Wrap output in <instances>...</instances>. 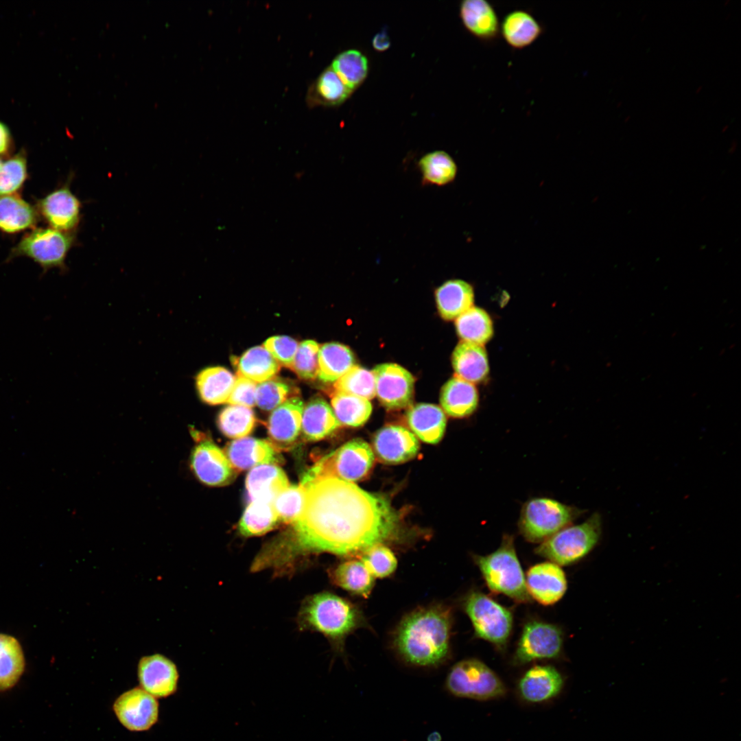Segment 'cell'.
Here are the masks:
<instances>
[{"label":"cell","mask_w":741,"mask_h":741,"mask_svg":"<svg viewBox=\"0 0 741 741\" xmlns=\"http://www.w3.org/2000/svg\"><path fill=\"white\" fill-rule=\"evenodd\" d=\"M437 308L440 316L447 320L456 319L473 306V288L461 279L445 281L435 291Z\"/></svg>","instance_id":"27"},{"label":"cell","mask_w":741,"mask_h":741,"mask_svg":"<svg viewBox=\"0 0 741 741\" xmlns=\"http://www.w3.org/2000/svg\"><path fill=\"white\" fill-rule=\"evenodd\" d=\"M75 232L52 228H36L26 234L12 248L8 259L25 256L38 263L44 272L58 268L65 270V260L75 244Z\"/></svg>","instance_id":"10"},{"label":"cell","mask_w":741,"mask_h":741,"mask_svg":"<svg viewBox=\"0 0 741 741\" xmlns=\"http://www.w3.org/2000/svg\"><path fill=\"white\" fill-rule=\"evenodd\" d=\"M257 386V383L237 375L226 403L250 408L254 407L256 405Z\"/></svg>","instance_id":"50"},{"label":"cell","mask_w":741,"mask_h":741,"mask_svg":"<svg viewBox=\"0 0 741 741\" xmlns=\"http://www.w3.org/2000/svg\"><path fill=\"white\" fill-rule=\"evenodd\" d=\"M137 677L140 687L145 692L155 698H165L176 692L179 673L173 661L156 653L140 659Z\"/></svg>","instance_id":"16"},{"label":"cell","mask_w":741,"mask_h":741,"mask_svg":"<svg viewBox=\"0 0 741 741\" xmlns=\"http://www.w3.org/2000/svg\"><path fill=\"white\" fill-rule=\"evenodd\" d=\"M190 467L196 477L209 486H222L235 477L226 454L209 440L198 443L190 456Z\"/></svg>","instance_id":"15"},{"label":"cell","mask_w":741,"mask_h":741,"mask_svg":"<svg viewBox=\"0 0 741 741\" xmlns=\"http://www.w3.org/2000/svg\"><path fill=\"white\" fill-rule=\"evenodd\" d=\"M473 561L491 591L504 594L518 603L530 602L513 535L504 534L495 551L485 556L474 555Z\"/></svg>","instance_id":"4"},{"label":"cell","mask_w":741,"mask_h":741,"mask_svg":"<svg viewBox=\"0 0 741 741\" xmlns=\"http://www.w3.org/2000/svg\"><path fill=\"white\" fill-rule=\"evenodd\" d=\"M2 164H3V163H2V161H1V160H0V168H1V166H2Z\"/></svg>","instance_id":"54"},{"label":"cell","mask_w":741,"mask_h":741,"mask_svg":"<svg viewBox=\"0 0 741 741\" xmlns=\"http://www.w3.org/2000/svg\"><path fill=\"white\" fill-rule=\"evenodd\" d=\"M462 608L477 637L504 649L513 628L511 611L487 595L477 591L467 594Z\"/></svg>","instance_id":"8"},{"label":"cell","mask_w":741,"mask_h":741,"mask_svg":"<svg viewBox=\"0 0 741 741\" xmlns=\"http://www.w3.org/2000/svg\"><path fill=\"white\" fill-rule=\"evenodd\" d=\"M373 447L379 461L387 464H398L414 458L419 451L420 444L408 428L390 425L375 433Z\"/></svg>","instance_id":"17"},{"label":"cell","mask_w":741,"mask_h":741,"mask_svg":"<svg viewBox=\"0 0 741 741\" xmlns=\"http://www.w3.org/2000/svg\"><path fill=\"white\" fill-rule=\"evenodd\" d=\"M226 455L235 471L246 470L257 466L279 462V456L270 442L251 437L232 441Z\"/></svg>","instance_id":"22"},{"label":"cell","mask_w":741,"mask_h":741,"mask_svg":"<svg viewBox=\"0 0 741 741\" xmlns=\"http://www.w3.org/2000/svg\"><path fill=\"white\" fill-rule=\"evenodd\" d=\"M70 180L49 193L37 203V211L51 228L75 232L82 218V204L70 189Z\"/></svg>","instance_id":"14"},{"label":"cell","mask_w":741,"mask_h":741,"mask_svg":"<svg viewBox=\"0 0 741 741\" xmlns=\"http://www.w3.org/2000/svg\"><path fill=\"white\" fill-rule=\"evenodd\" d=\"M302 485L305 502L292 524L294 538L291 543L264 551L267 568L278 572L291 569L297 557L307 553L360 554L395 537L399 515L384 496L332 476Z\"/></svg>","instance_id":"1"},{"label":"cell","mask_w":741,"mask_h":741,"mask_svg":"<svg viewBox=\"0 0 741 741\" xmlns=\"http://www.w3.org/2000/svg\"><path fill=\"white\" fill-rule=\"evenodd\" d=\"M301 630L322 633L340 648L345 638L366 624L361 609L350 600L328 591L309 596L297 616Z\"/></svg>","instance_id":"3"},{"label":"cell","mask_w":741,"mask_h":741,"mask_svg":"<svg viewBox=\"0 0 741 741\" xmlns=\"http://www.w3.org/2000/svg\"><path fill=\"white\" fill-rule=\"evenodd\" d=\"M352 93L329 66L309 88L307 99L312 105L335 106L343 103Z\"/></svg>","instance_id":"36"},{"label":"cell","mask_w":741,"mask_h":741,"mask_svg":"<svg viewBox=\"0 0 741 741\" xmlns=\"http://www.w3.org/2000/svg\"><path fill=\"white\" fill-rule=\"evenodd\" d=\"M331 403L337 420L343 425L360 427L368 421L372 412L369 400L349 394L335 392Z\"/></svg>","instance_id":"40"},{"label":"cell","mask_w":741,"mask_h":741,"mask_svg":"<svg viewBox=\"0 0 741 741\" xmlns=\"http://www.w3.org/2000/svg\"><path fill=\"white\" fill-rule=\"evenodd\" d=\"M318 377L323 382H334L355 365V357L346 346L329 342L319 347Z\"/></svg>","instance_id":"34"},{"label":"cell","mask_w":741,"mask_h":741,"mask_svg":"<svg viewBox=\"0 0 741 741\" xmlns=\"http://www.w3.org/2000/svg\"><path fill=\"white\" fill-rule=\"evenodd\" d=\"M298 343L294 339L286 336H276L268 338L263 343V347L279 364L291 368Z\"/></svg>","instance_id":"49"},{"label":"cell","mask_w":741,"mask_h":741,"mask_svg":"<svg viewBox=\"0 0 741 741\" xmlns=\"http://www.w3.org/2000/svg\"><path fill=\"white\" fill-rule=\"evenodd\" d=\"M361 561L375 578L390 576L397 567L395 554L382 543L375 545L363 552Z\"/></svg>","instance_id":"46"},{"label":"cell","mask_w":741,"mask_h":741,"mask_svg":"<svg viewBox=\"0 0 741 741\" xmlns=\"http://www.w3.org/2000/svg\"><path fill=\"white\" fill-rule=\"evenodd\" d=\"M329 576L336 586L364 598L371 593L375 580L362 561L356 559L344 561L331 567Z\"/></svg>","instance_id":"30"},{"label":"cell","mask_w":741,"mask_h":741,"mask_svg":"<svg viewBox=\"0 0 741 741\" xmlns=\"http://www.w3.org/2000/svg\"><path fill=\"white\" fill-rule=\"evenodd\" d=\"M113 709L119 722L131 731L150 729L158 718V703L140 687L124 692L115 701Z\"/></svg>","instance_id":"13"},{"label":"cell","mask_w":741,"mask_h":741,"mask_svg":"<svg viewBox=\"0 0 741 741\" xmlns=\"http://www.w3.org/2000/svg\"><path fill=\"white\" fill-rule=\"evenodd\" d=\"M452 620L450 608L443 604L414 610L395 630L393 644L397 652L412 666L441 664L449 655Z\"/></svg>","instance_id":"2"},{"label":"cell","mask_w":741,"mask_h":741,"mask_svg":"<svg viewBox=\"0 0 741 741\" xmlns=\"http://www.w3.org/2000/svg\"><path fill=\"white\" fill-rule=\"evenodd\" d=\"M27 177L26 153L21 150L0 168V196L15 193L22 187Z\"/></svg>","instance_id":"45"},{"label":"cell","mask_w":741,"mask_h":741,"mask_svg":"<svg viewBox=\"0 0 741 741\" xmlns=\"http://www.w3.org/2000/svg\"><path fill=\"white\" fill-rule=\"evenodd\" d=\"M257 419L251 408L229 405L217 418L218 427L226 436L239 439L246 437L255 426Z\"/></svg>","instance_id":"42"},{"label":"cell","mask_w":741,"mask_h":741,"mask_svg":"<svg viewBox=\"0 0 741 741\" xmlns=\"http://www.w3.org/2000/svg\"><path fill=\"white\" fill-rule=\"evenodd\" d=\"M525 578L530 598L543 605L555 604L567 590L565 574L558 565L551 561L532 566Z\"/></svg>","instance_id":"18"},{"label":"cell","mask_w":741,"mask_h":741,"mask_svg":"<svg viewBox=\"0 0 741 741\" xmlns=\"http://www.w3.org/2000/svg\"><path fill=\"white\" fill-rule=\"evenodd\" d=\"M342 82L352 91L366 79L368 61L360 51L350 49L338 54L330 66Z\"/></svg>","instance_id":"41"},{"label":"cell","mask_w":741,"mask_h":741,"mask_svg":"<svg viewBox=\"0 0 741 741\" xmlns=\"http://www.w3.org/2000/svg\"><path fill=\"white\" fill-rule=\"evenodd\" d=\"M445 685L451 694L476 701L498 698L506 692L504 683L495 672L475 659L455 663L447 674Z\"/></svg>","instance_id":"9"},{"label":"cell","mask_w":741,"mask_h":741,"mask_svg":"<svg viewBox=\"0 0 741 741\" xmlns=\"http://www.w3.org/2000/svg\"><path fill=\"white\" fill-rule=\"evenodd\" d=\"M290 395L288 385L273 378L257 386L256 404L262 410L270 411L290 398Z\"/></svg>","instance_id":"48"},{"label":"cell","mask_w":741,"mask_h":741,"mask_svg":"<svg viewBox=\"0 0 741 741\" xmlns=\"http://www.w3.org/2000/svg\"><path fill=\"white\" fill-rule=\"evenodd\" d=\"M12 145V138L8 127L0 122V156L9 153Z\"/></svg>","instance_id":"51"},{"label":"cell","mask_w":741,"mask_h":741,"mask_svg":"<svg viewBox=\"0 0 741 741\" xmlns=\"http://www.w3.org/2000/svg\"><path fill=\"white\" fill-rule=\"evenodd\" d=\"M375 460V454L369 444L362 439L355 438L318 460L305 473L300 484H306L327 476L351 482L360 481L370 473Z\"/></svg>","instance_id":"7"},{"label":"cell","mask_w":741,"mask_h":741,"mask_svg":"<svg viewBox=\"0 0 741 741\" xmlns=\"http://www.w3.org/2000/svg\"><path fill=\"white\" fill-rule=\"evenodd\" d=\"M305 495L306 489L301 484L290 485L279 494L273 502L279 520L285 524L296 522L303 510Z\"/></svg>","instance_id":"44"},{"label":"cell","mask_w":741,"mask_h":741,"mask_svg":"<svg viewBox=\"0 0 741 741\" xmlns=\"http://www.w3.org/2000/svg\"><path fill=\"white\" fill-rule=\"evenodd\" d=\"M335 392L355 395L370 400L376 395L375 379L372 370L353 366L334 384Z\"/></svg>","instance_id":"43"},{"label":"cell","mask_w":741,"mask_h":741,"mask_svg":"<svg viewBox=\"0 0 741 741\" xmlns=\"http://www.w3.org/2000/svg\"><path fill=\"white\" fill-rule=\"evenodd\" d=\"M562 631L556 625L532 620L527 622L517 643L513 661L524 665L541 659L556 658L563 648Z\"/></svg>","instance_id":"11"},{"label":"cell","mask_w":741,"mask_h":741,"mask_svg":"<svg viewBox=\"0 0 741 741\" xmlns=\"http://www.w3.org/2000/svg\"><path fill=\"white\" fill-rule=\"evenodd\" d=\"M375 379L376 395L381 404L389 410L409 406L412 401L414 378L403 367L394 363L376 366L372 370Z\"/></svg>","instance_id":"12"},{"label":"cell","mask_w":741,"mask_h":741,"mask_svg":"<svg viewBox=\"0 0 741 741\" xmlns=\"http://www.w3.org/2000/svg\"><path fill=\"white\" fill-rule=\"evenodd\" d=\"M236 377L226 368L208 367L196 377V387L200 399L209 405L227 402Z\"/></svg>","instance_id":"31"},{"label":"cell","mask_w":741,"mask_h":741,"mask_svg":"<svg viewBox=\"0 0 741 741\" xmlns=\"http://www.w3.org/2000/svg\"><path fill=\"white\" fill-rule=\"evenodd\" d=\"M456 332L463 342L482 346L493 335V322L487 312L472 306L455 322Z\"/></svg>","instance_id":"37"},{"label":"cell","mask_w":741,"mask_h":741,"mask_svg":"<svg viewBox=\"0 0 741 741\" xmlns=\"http://www.w3.org/2000/svg\"><path fill=\"white\" fill-rule=\"evenodd\" d=\"M563 687L561 673L552 666H534L528 670L518 683L523 700L539 703L556 697Z\"/></svg>","instance_id":"20"},{"label":"cell","mask_w":741,"mask_h":741,"mask_svg":"<svg viewBox=\"0 0 741 741\" xmlns=\"http://www.w3.org/2000/svg\"><path fill=\"white\" fill-rule=\"evenodd\" d=\"M38 213L30 203L16 193L0 196V230L18 233L34 226Z\"/></svg>","instance_id":"33"},{"label":"cell","mask_w":741,"mask_h":741,"mask_svg":"<svg viewBox=\"0 0 741 741\" xmlns=\"http://www.w3.org/2000/svg\"><path fill=\"white\" fill-rule=\"evenodd\" d=\"M441 736L437 731L432 732L428 736L427 741H440Z\"/></svg>","instance_id":"53"},{"label":"cell","mask_w":741,"mask_h":741,"mask_svg":"<svg viewBox=\"0 0 741 741\" xmlns=\"http://www.w3.org/2000/svg\"><path fill=\"white\" fill-rule=\"evenodd\" d=\"M303 401L297 397L289 398L271 413L268 430L270 443L274 447L285 448L298 438L301 430Z\"/></svg>","instance_id":"19"},{"label":"cell","mask_w":741,"mask_h":741,"mask_svg":"<svg viewBox=\"0 0 741 741\" xmlns=\"http://www.w3.org/2000/svg\"><path fill=\"white\" fill-rule=\"evenodd\" d=\"M543 28L532 14L517 9L508 12L500 22L499 34L513 49H523L535 43Z\"/></svg>","instance_id":"23"},{"label":"cell","mask_w":741,"mask_h":741,"mask_svg":"<svg viewBox=\"0 0 741 741\" xmlns=\"http://www.w3.org/2000/svg\"><path fill=\"white\" fill-rule=\"evenodd\" d=\"M290 486L284 471L276 464L257 466L246 476V487L250 502H274L282 491Z\"/></svg>","instance_id":"25"},{"label":"cell","mask_w":741,"mask_h":741,"mask_svg":"<svg viewBox=\"0 0 741 741\" xmlns=\"http://www.w3.org/2000/svg\"><path fill=\"white\" fill-rule=\"evenodd\" d=\"M600 515L596 513L583 523L569 525L543 541L535 553L558 565L573 564L597 545L602 532Z\"/></svg>","instance_id":"5"},{"label":"cell","mask_w":741,"mask_h":741,"mask_svg":"<svg viewBox=\"0 0 741 741\" xmlns=\"http://www.w3.org/2000/svg\"><path fill=\"white\" fill-rule=\"evenodd\" d=\"M340 425L332 408L323 399L314 398L304 406L301 430L305 440L317 441L323 439Z\"/></svg>","instance_id":"29"},{"label":"cell","mask_w":741,"mask_h":741,"mask_svg":"<svg viewBox=\"0 0 741 741\" xmlns=\"http://www.w3.org/2000/svg\"><path fill=\"white\" fill-rule=\"evenodd\" d=\"M237 375L255 383H262L273 379L280 370V364L261 346L252 347L239 357L232 360Z\"/></svg>","instance_id":"32"},{"label":"cell","mask_w":741,"mask_h":741,"mask_svg":"<svg viewBox=\"0 0 741 741\" xmlns=\"http://www.w3.org/2000/svg\"><path fill=\"white\" fill-rule=\"evenodd\" d=\"M406 420L412 432L425 443L436 444L444 436L447 418L436 405L421 403L410 406Z\"/></svg>","instance_id":"24"},{"label":"cell","mask_w":741,"mask_h":741,"mask_svg":"<svg viewBox=\"0 0 741 741\" xmlns=\"http://www.w3.org/2000/svg\"><path fill=\"white\" fill-rule=\"evenodd\" d=\"M582 513V510L552 498H532L522 506L519 531L526 541L541 543L571 525Z\"/></svg>","instance_id":"6"},{"label":"cell","mask_w":741,"mask_h":741,"mask_svg":"<svg viewBox=\"0 0 741 741\" xmlns=\"http://www.w3.org/2000/svg\"><path fill=\"white\" fill-rule=\"evenodd\" d=\"M478 401V392L473 384L456 375L449 379L440 390V405L451 417L463 418L471 415L476 410Z\"/></svg>","instance_id":"26"},{"label":"cell","mask_w":741,"mask_h":741,"mask_svg":"<svg viewBox=\"0 0 741 741\" xmlns=\"http://www.w3.org/2000/svg\"><path fill=\"white\" fill-rule=\"evenodd\" d=\"M455 375L470 383H478L486 378L489 366L486 350L482 346L460 342L451 355Z\"/></svg>","instance_id":"28"},{"label":"cell","mask_w":741,"mask_h":741,"mask_svg":"<svg viewBox=\"0 0 741 741\" xmlns=\"http://www.w3.org/2000/svg\"><path fill=\"white\" fill-rule=\"evenodd\" d=\"M318 344L307 340L298 344L291 369L301 379H314L318 376Z\"/></svg>","instance_id":"47"},{"label":"cell","mask_w":741,"mask_h":741,"mask_svg":"<svg viewBox=\"0 0 741 741\" xmlns=\"http://www.w3.org/2000/svg\"><path fill=\"white\" fill-rule=\"evenodd\" d=\"M279 521L272 502L255 500L245 509L238 529L244 537L259 536L273 529Z\"/></svg>","instance_id":"38"},{"label":"cell","mask_w":741,"mask_h":741,"mask_svg":"<svg viewBox=\"0 0 741 741\" xmlns=\"http://www.w3.org/2000/svg\"><path fill=\"white\" fill-rule=\"evenodd\" d=\"M423 186H445L453 182L457 174V165L446 152L436 150L423 155L417 163Z\"/></svg>","instance_id":"35"},{"label":"cell","mask_w":741,"mask_h":741,"mask_svg":"<svg viewBox=\"0 0 741 741\" xmlns=\"http://www.w3.org/2000/svg\"><path fill=\"white\" fill-rule=\"evenodd\" d=\"M459 14L466 30L484 43L493 42L499 35L500 21L493 5L485 0H464Z\"/></svg>","instance_id":"21"},{"label":"cell","mask_w":741,"mask_h":741,"mask_svg":"<svg viewBox=\"0 0 741 741\" xmlns=\"http://www.w3.org/2000/svg\"><path fill=\"white\" fill-rule=\"evenodd\" d=\"M25 660L19 642L0 633V691L13 686L21 676Z\"/></svg>","instance_id":"39"},{"label":"cell","mask_w":741,"mask_h":741,"mask_svg":"<svg viewBox=\"0 0 741 741\" xmlns=\"http://www.w3.org/2000/svg\"><path fill=\"white\" fill-rule=\"evenodd\" d=\"M373 48L379 51H383L389 48L390 40L388 34L384 31L377 33L372 40Z\"/></svg>","instance_id":"52"}]
</instances>
